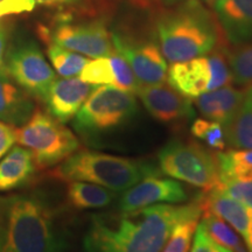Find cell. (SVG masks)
I'll use <instances>...</instances> for the list:
<instances>
[{"label": "cell", "mask_w": 252, "mask_h": 252, "mask_svg": "<svg viewBox=\"0 0 252 252\" xmlns=\"http://www.w3.org/2000/svg\"><path fill=\"white\" fill-rule=\"evenodd\" d=\"M220 182L252 179V150H231L216 154Z\"/></svg>", "instance_id": "7402d4cb"}, {"label": "cell", "mask_w": 252, "mask_h": 252, "mask_svg": "<svg viewBox=\"0 0 252 252\" xmlns=\"http://www.w3.org/2000/svg\"><path fill=\"white\" fill-rule=\"evenodd\" d=\"M1 67L34 98L43 100L56 75L33 40L17 41L5 54Z\"/></svg>", "instance_id": "ba28073f"}, {"label": "cell", "mask_w": 252, "mask_h": 252, "mask_svg": "<svg viewBox=\"0 0 252 252\" xmlns=\"http://www.w3.org/2000/svg\"><path fill=\"white\" fill-rule=\"evenodd\" d=\"M226 144L237 150H252V87L248 88L241 108L224 127Z\"/></svg>", "instance_id": "44dd1931"}, {"label": "cell", "mask_w": 252, "mask_h": 252, "mask_svg": "<svg viewBox=\"0 0 252 252\" xmlns=\"http://www.w3.org/2000/svg\"><path fill=\"white\" fill-rule=\"evenodd\" d=\"M232 80L239 86L252 87V45L239 47L229 56Z\"/></svg>", "instance_id": "484cf974"}, {"label": "cell", "mask_w": 252, "mask_h": 252, "mask_svg": "<svg viewBox=\"0 0 252 252\" xmlns=\"http://www.w3.org/2000/svg\"><path fill=\"white\" fill-rule=\"evenodd\" d=\"M190 132L198 140H202L210 149L224 151L226 147L224 126L209 119L197 118L190 126Z\"/></svg>", "instance_id": "d4e9b609"}, {"label": "cell", "mask_w": 252, "mask_h": 252, "mask_svg": "<svg viewBox=\"0 0 252 252\" xmlns=\"http://www.w3.org/2000/svg\"><path fill=\"white\" fill-rule=\"evenodd\" d=\"M81 80L93 86H113L115 75L109 56L89 61L80 74Z\"/></svg>", "instance_id": "4316f807"}, {"label": "cell", "mask_w": 252, "mask_h": 252, "mask_svg": "<svg viewBox=\"0 0 252 252\" xmlns=\"http://www.w3.org/2000/svg\"><path fill=\"white\" fill-rule=\"evenodd\" d=\"M198 219L182 222L175 226L161 252H188Z\"/></svg>", "instance_id": "f1b7e54d"}, {"label": "cell", "mask_w": 252, "mask_h": 252, "mask_svg": "<svg viewBox=\"0 0 252 252\" xmlns=\"http://www.w3.org/2000/svg\"><path fill=\"white\" fill-rule=\"evenodd\" d=\"M15 139L31 151L39 169L60 165L80 149L76 135L42 110H35L26 124L15 128Z\"/></svg>", "instance_id": "8992f818"}, {"label": "cell", "mask_w": 252, "mask_h": 252, "mask_svg": "<svg viewBox=\"0 0 252 252\" xmlns=\"http://www.w3.org/2000/svg\"><path fill=\"white\" fill-rule=\"evenodd\" d=\"M191 252H231L210 237L202 223H198L194 232Z\"/></svg>", "instance_id": "d6a6232c"}, {"label": "cell", "mask_w": 252, "mask_h": 252, "mask_svg": "<svg viewBox=\"0 0 252 252\" xmlns=\"http://www.w3.org/2000/svg\"><path fill=\"white\" fill-rule=\"evenodd\" d=\"M215 190L252 209V179L220 181Z\"/></svg>", "instance_id": "4dcf8cb0"}, {"label": "cell", "mask_w": 252, "mask_h": 252, "mask_svg": "<svg viewBox=\"0 0 252 252\" xmlns=\"http://www.w3.org/2000/svg\"><path fill=\"white\" fill-rule=\"evenodd\" d=\"M156 31L162 55L171 63L209 54L219 40L215 21L198 0H187L160 15Z\"/></svg>", "instance_id": "3957f363"}, {"label": "cell", "mask_w": 252, "mask_h": 252, "mask_svg": "<svg viewBox=\"0 0 252 252\" xmlns=\"http://www.w3.org/2000/svg\"><path fill=\"white\" fill-rule=\"evenodd\" d=\"M8 42V30L5 25L0 24V65L2 64L5 59L6 49Z\"/></svg>", "instance_id": "e575fe53"}, {"label": "cell", "mask_w": 252, "mask_h": 252, "mask_svg": "<svg viewBox=\"0 0 252 252\" xmlns=\"http://www.w3.org/2000/svg\"><path fill=\"white\" fill-rule=\"evenodd\" d=\"M245 93L247 89L225 86L202 94L195 98L194 103L206 119L220 123L225 127L241 108Z\"/></svg>", "instance_id": "ac0fdd59"}, {"label": "cell", "mask_w": 252, "mask_h": 252, "mask_svg": "<svg viewBox=\"0 0 252 252\" xmlns=\"http://www.w3.org/2000/svg\"><path fill=\"white\" fill-rule=\"evenodd\" d=\"M137 112L133 94L113 86H98L78 110L72 127L84 139L96 140L121 130Z\"/></svg>", "instance_id": "5b68a950"}, {"label": "cell", "mask_w": 252, "mask_h": 252, "mask_svg": "<svg viewBox=\"0 0 252 252\" xmlns=\"http://www.w3.org/2000/svg\"><path fill=\"white\" fill-rule=\"evenodd\" d=\"M202 214L201 223L214 241L231 252H248L242 238L224 220L209 210H202Z\"/></svg>", "instance_id": "603a6c76"}, {"label": "cell", "mask_w": 252, "mask_h": 252, "mask_svg": "<svg viewBox=\"0 0 252 252\" xmlns=\"http://www.w3.org/2000/svg\"><path fill=\"white\" fill-rule=\"evenodd\" d=\"M110 61L113 69V75H115V83L113 87L119 88V89L128 91V93L135 94L139 89L140 84L135 78L133 71L128 65V63L125 61L124 58L113 52L111 55H109Z\"/></svg>", "instance_id": "f546056e"}, {"label": "cell", "mask_w": 252, "mask_h": 252, "mask_svg": "<svg viewBox=\"0 0 252 252\" xmlns=\"http://www.w3.org/2000/svg\"><path fill=\"white\" fill-rule=\"evenodd\" d=\"M47 54L56 72L62 77L77 76L89 62V60L84 58V55L63 48L55 43H50L48 46Z\"/></svg>", "instance_id": "cb8c5ba5"}, {"label": "cell", "mask_w": 252, "mask_h": 252, "mask_svg": "<svg viewBox=\"0 0 252 252\" xmlns=\"http://www.w3.org/2000/svg\"><path fill=\"white\" fill-rule=\"evenodd\" d=\"M32 98L0 65V122L15 128L26 124L35 111Z\"/></svg>", "instance_id": "2e32d148"}, {"label": "cell", "mask_w": 252, "mask_h": 252, "mask_svg": "<svg viewBox=\"0 0 252 252\" xmlns=\"http://www.w3.org/2000/svg\"><path fill=\"white\" fill-rule=\"evenodd\" d=\"M213 7L230 42L252 41V0H217Z\"/></svg>", "instance_id": "e0dca14e"}, {"label": "cell", "mask_w": 252, "mask_h": 252, "mask_svg": "<svg viewBox=\"0 0 252 252\" xmlns=\"http://www.w3.org/2000/svg\"><path fill=\"white\" fill-rule=\"evenodd\" d=\"M50 41L93 59L109 56L115 52L111 34L102 20L81 24L62 23L50 34Z\"/></svg>", "instance_id": "30bf717a"}, {"label": "cell", "mask_w": 252, "mask_h": 252, "mask_svg": "<svg viewBox=\"0 0 252 252\" xmlns=\"http://www.w3.org/2000/svg\"><path fill=\"white\" fill-rule=\"evenodd\" d=\"M160 172L209 191L220 185L216 154L194 141L172 140L158 154Z\"/></svg>", "instance_id": "52a82bcc"}, {"label": "cell", "mask_w": 252, "mask_h": 252, "mask_svg": "<svg viewBox=\"0 0 252 252\" xmlns=\"http://www.w3.org/2000/svg\"><path fill=\"white\" fill-rule=\"evenodd\" d=\"M200 198L191 203L153 204L132 212L100 214L91 219L84 252H161L175 226L200 219Z\"/></svg>", "instance_id": "6da1fadb"}, {"label": "cell", "mask_w": 252, "mask_h": 252, "mask_svg": "<svg viewBox=\"0 0 252 252\" xmlns=\"http://www.w3.org/2000/svg\"><path fill=\"white\" fill-rule=\"evenodd\" d=\"M150 115L159 122L172 124L194 117V109L188 97L182 96L163 83L140 86L135 93Z\"/></svg>", "instance_id": "7c38bea8"}, {"label": "cell", "mask_w": 252, "mask_h": 252, "mask_svg": "<svg viewBox=\"0 0 252 252\" xmlns=\"http://www.w3.org/2000/svg\"><path fill=\"white\" fill-rule=\"evenodd\" d=\"M212 78V68L208 56L172 63L167 70L169 86L188 98H196L210 91Z\"/></svg>", "instance_id": "5bb4252c"}, {"label": "cell", "mask_w": 252, "mask_h": 252, "mask_svg": "<svg viewBox=\"0 0 252 252\" xmlns=\"http://www.w3.org/2000/svg\"><path fill=\"white\" fill-rule=\"evenodd\" d=\"M15 141V127L0 122V158L8 152Z\"/></svg>", "instance_id": "836d02e7"}, {"label": "cell", "mask_w": 252, "mask_h": 252, "mask_svg": "<svg viewBox=\"0 0 252 252\" xmlns=\"http://www.w3.org/2000/svg\"><path fill=\"white\" fill-rule=\"evenodd\" d=\"M118 197L116 191L86 181H69L67 201L75 209H99L109 207Z\"/></svg>", "instance_id": "ffe728a7"}, {"label": "cell", "mask_w": 252, "mask_h": 252, "mask_svg": "<svg viewBox=\"0 0 252 252\" xmlns=\"http://www.w3.org/2000/svg\"><path fill=\"white\" fill-rule=\"evenodd\" d=\"M113 49L123 56L133 71L140 86L163 83L167 80V62L158 43L134 40L118 32H112Z\"/></svg>", "instance_id": "9c48e42d"}, {"label": "cell", "mask_w": 252, "mask_h": 252, "mask_svg": "<svg viewBox=\"0 0 252 252\" xmlns=\"http://www.w3.org/2000/svg\"><path fill=\"white\" fill-rule=\"evenodd\" d=\"M58 213L37 191L0 196V252H65Z\"/></svg>", "instance_id": "7a4b0ae2"}, {"label": "cell", "mask_w": 252, "mask_h": 252, "mask_svg": "<svg viewBox=\"0 0 252 252\" xmlns=\"http://www.w3.org/2000/svg\"><path fill=\"white\" fill-rule=\"evenodd\" d=\"M160 171L147 161L96 151H78L60 163L52 175L65 181H86L123 193Z\"/></svg>", "instance_id": "277c9868"}, {"label": "cell", "mask_w": 252, "mask_h": 252, "mask_svg": "<svg viewBox=\"0 0 252 252\" xmlns=\"http://www.w3.org/2000/svg\"><path fill=\"white\" fill-rule=\"evenodd\" d=\"M80 0H0V18L33 11L36 6L61 7L76 4Z\"/></svg>", "instance_id": "83f0119b"}, {"label": "cell", "mask_w": 252, "mask_h": 252, "mask_svg": "<svg viewBox=\"0 0 252 252\" xmlns=\"http://www.w3.org/2000/svg\"><path fill=\"white\" fill-rule=\"evenodd\" d=\"M96 86L81 78H56L47 91L42 102L46 103L50 116L61 123L71 121Z\"/></svg>", "instance_id": "4fadbf2b"}, {"label": "cell", "mask_w": 252, "mask_h": 252, "mask_svg": "<svg viewBox=\"0 0 252 252\" xmlns=\"http://www.w3.org/2000/svg\"><path fill=\"white\" fill-rule=\"evenodd\" d=\"M161 1H166V2H174V1H178V0H161Z\"/></svg>", "instance_id": "8d00e7d4"}, {"label": "cell", "mask_w": 252, "mask_h": 252, "mask_svg": "<svg viewBox=\"0 0 252 252\" xmlns=\"http://www.w3.org/2000/svg\"><path fill=\"white\" fill-rule=\"evenodd\" d=\"M212 53V52H210ZM210 68H212V84H210V91L219 89V88L230 86L232 80V74L230 70L229 61L220 52H214L208 56Z\"/></svg>", "instance_id": "1f68e13d"}, {"label": "cell", "mask_w": 252, "mask_h": 252, "mask_svg": "<svg viewBox=\"0 0 252 252\" xmlns=\"http://www.w3.org/2000/svg\"><path fill=\"white\" fill-rule=\"evenodd\" d=\"M203 1L206 2V4H208L209 6H212V7H213V6L215 5V2L217 1V0H203Z\"/></svg>", "instance_id": "d590c367"}, {"label": "cell", "mask_w": 252, "mask_h": 252, "mask_svg": "<svg viewBox=\"0 0 252 252\" xmlns=\"http://www.w3.org/2000/svg\"><path fill=\"white\" fill-rule=\"evenodd\" d=\"M33 154L26 147H12L0 161V193L27 186L37 171Z\"/></svg>", "instance_id": "d6986e66"}, {"label": "cell", "mask_w": 252, "mask_h": 252, "mask_svg": "<svg viewBox=\"0 0 252 252\" xmlns=\"http://www.w3.org/2000/svg\"><path fill=\"white\" fill-rule=\"evenodd\" d=\"M151 175L123 191L118 208L122 212H132L159 203H182L188 200L185 186L175 180Z\"/></svg>", "instance_id": "8fae6325"}, {"label": "cell", "mask_w": 252, "mask_h": 252, "mask_svg": "<svg viewBox=\"0 0 252 252\" xmlns=\"http://www.w3.org/2000/svg\"><path fill=\"white\" fill-rule=\"evenodd\" d=\"M202 210H209L225 220L242 237L248 252H252V209L213 189L200 197Z\"/></svg>", "instance_id": "9a60e30c"}]
</instances>
